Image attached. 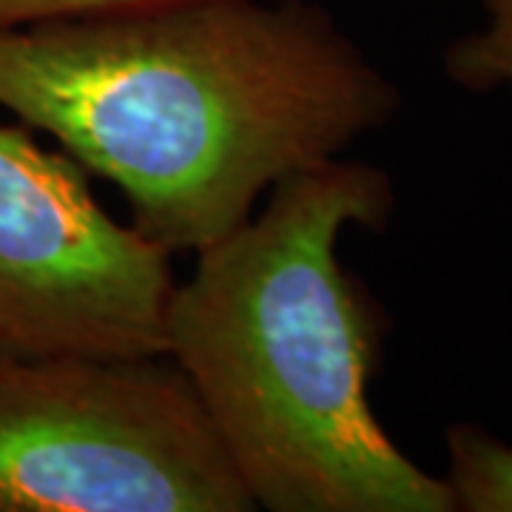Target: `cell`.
<instances>
[{
    "instance_id": "1",
    "label": "cell",
    "mask_w": 512,
    "mask_h": 512,
    "mask_svg": "<svg viewBox=\"0 0 512 512\" xmlns=\"http://www.w3.org/2000/svg\"><path fill=\"white\" fill-rule=\"evenodd\" d=\"M0 109L120 188L154 245L200 254L402 94L322 6L200 0L0 29Z\"/></svg>"
},
{
    "instance_id": "2",
    "label": "cell",
    "mask_w": 512,
    "mask_h": 512,
    "mask_svg": "<svg viewBox=\"0 0 512 512\" xmlns=\"http://www.w3.org/2000/svg\"><path fill=\"white\" fill-rule=\"evenodd\" d=\"M396 211L387 171H293L242 228L202 248L165 311V353L197 390L256 507L271 512H456L373 413L387 316L339 262L356 225Z\"/></svg>"
},
{
    "instance_id": "3",
    "label": "cell",
    "mask_w": 512,
    "mask_h": 512,
    "mask_svg": "<svg viewBox=\"0 0 512 512\" xmlns=\"http://www.w3.org/2000/svg\"><path fill=\"white\" fill-rule=\"evenodd\" d=\"M168 353L0 356V512H248Z\"/></svg>"
},
{
    "instance_id": "4",
    "label": "cell",
    "mask_w": 512,
    "mask_h": 512,
    "mask_svg": "<svg viewBox=\"0 0 512 512\" xmlns=\"http://www.w3.org/2000/svg\"><path fill=\"white\" fill-rule=\"evenodd\" d=\"M171 254L97 202L89 171L0 126V356L165 353Z\"/></svg>"
},
{
    "instance_id": "5",
    "label": "cell",
    "mask_w": 512,
    "mask_h": 512,
    "mask_svg": "<svg viewBox=\"0 0 512 512\" xmlns=\"http://www.w3.org/2000/svg\"><path fill=\"white\" fill-rule=\"evenodd\" d=\"M450 470L444 484L456 512H512V444L476 424L447 430Z\"/></svg>"
},
{
    "instance_id": "6",
    "label": "cell",
    "mask_w": 512,
    "mask_h": 512,
    "mask_svg": "<svg viewBox=\"0 0 512 512\" xmlns=\"http://www.w3.org/2000/svg\"><path fill=\"white\" fill-rule=\"evenodd\" d=\"M484 12L487 26L444 52V74L473 94L512 89V0H484Z\"/></svg>"
},
{
    "instance_id": "7",
    "label": "cell",
    "mask_w": 512,
    "mask_h": 512,
    "mask_svg": "<svg viewBox=\"0 0 512 512\" xmlns=\"http://www.w3.org/2000/svg\"><path fill=\"white\" fill-rule=\"evenodd\" d=\"M200 0H0V29L29 26L43 20L106 18V15H134L157 12Z\"/></svg>"
}]
</instances>
